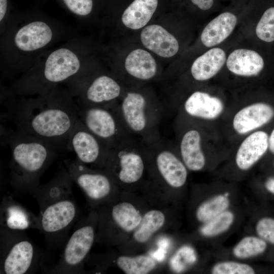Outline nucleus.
<instances>
[{"instance_id": "nucleus-8", "label": "nucleus", "mask_w": 274, "mask_h": 274, "mask_svg": "<svg viewBox=\"0 0 274 274\" xmlns=\"http://www.w3.org/2000/svg\"><path fill=\"white\" fill-rule=\"evenodd\" d=\"M77 104L78 118L92 133L110 148L131 135L113 107L89 106L80 102Z\"/></svg>"}, {"instance_id": "nucleus-25", "label": "nucleus", "mask_w": 274, "mask_h": 274, "mask_svg": "<svg viewBox=\"0 0 274 274\" xmlns=\"http://www.w3.org/2000/svg\"><path fill=\"white\" fill-rule=\"evenodd\" d=\"M157 5V0H134L122 16L123 24L132 29L143 27L152 18Z\"/></svg>"}, {"instance_id": "nucleus-20", "label": "nucleus", "mask_w": 274, "mask_h": 274, "mask_svg": "<svg viewBox=\"0 0 274 274\" xmlns=\"http://www.w3.org/2000/svg\"><path fill=\"white\" fill-rule=\"evenodd\" d=\"M52 32L45 22L35 21L29 23L18 30L14 41L16 46L24 51L40 49L51 40Z\"/></svg>"}, {"instance_id": "nucleus-32", "label": "nucleus", "mask_w": 274, "mask_h": 274, "mask_svg": "<svg viewBox=\"0 0 274 274\" xmlns=\"http://www.w3.org/2000/svg\"><path fill=\"white\" fill-rule=\"evenodd\" d=\"M255 32L261 41L267 43L274 42V6L264 11L256 25Z\"/></svg>"}, {"instance_id": "nucleus-17", "label": "nucleus", "mask_w": 274, "mask_h": 274, "mask_svg": "<svg viewBox=\"0 0 274 274\" xmlns=\"http://www.w3.org/2000/svg\"><path fill=\"white\" fill-rule=\"evenodd\" d=\"M223 110L224 105L220 98L200 91L192 93L183 104L186 115L195 119H214L221 114Z\"/></svg>"}, {"instance_id": "nucleus-35", "label": "nucleus", "mask_w": 274, "mask_h": 274, "mask_svg": "<svg viewBox=\"0 0 274 274\" xmlns=\"http://www.w3.org/2000/svg\"><path fill=\"white\" fill-rule=\"evenodd\" d=\"M256 231L259 237L274 245V219L263 217L257 223Z\"/></svg>"}, {"instance_id": "nucleus-7", "label": "nucleus", "mask_w": 274, "mask_h": 274, "mask_svg": "<svg viewBox=\"0 0 274 274\" xmlns=\"http://www.w3.org/2000/svg\"><path fill=\"white\" fill-rule=\"evenodd\" d=\"M92 216L79 218L74 231L63 247L58 262L49 270L53 274H79L92 248L95 231Z\"/></svg>"}, {"instance_id": "nucleus-16", "label": "nucleus", "mask_w": 274, "mask_h": 274, "mask_svg": "<svg viewBox=\"0 0 274 274\" xmlns=\"http://www.w3.org/2000/svg\"><path fill=\"white\" fill-rule=\"evenodd\" d=\"M141 40L146 48L163 57H171L179 50L176 38L159 25L145 27L141 32Z\"/></svg>"}, {"instance_id": "nucleus-29", "label": "nucleus", "mask_w": 274, "mask_h": 274, "mask_svg": "<svg viewBox=\"0 0 274 274\" xmlns=\"http://www.w3.org/2000/svg\"><path fill=\"white\" fill-rule=\"evenodd\" d=\"M229 205L228 199L219 195L203 202L196 211V217L202 222H207L226 211Z\"/></svg>"}, {"instance_id": "nucleus-5", "label": "nucleus", "mask_w": 274, "mask_h": 274, "mask_svg": "<svg viewBox=\"0 0 274 274\" xmlns=\"http://www.w3.org/2000/svg\"><path fill=\"white\" fill-rule=\"evenodd\" d=\"M44 255L25 231L0 228V273L27 274L41 266Z\"/></svg>"}, {"instance_id": "nucleus-6", "label": "nucleus", "mask_w": 274, "mask_h": 274, "mask_svg": "<svg viewBox=\"0 0 274 274\" xmlns=\"http://www.w3.org/2000/svg\"><path fill=\"white\" fill-rule=\"evenodd\" d=\"M147 157V144L128 135L110 148L105 168L113 180L126 184L135 183L144 174Z\"/></svg>"}, {"instance_id": "nucleus-38", "label": "nucleus", "mask_w": 274, "mask_h": 274, "mask_svg": "<svg viewBox=\"0 0 274 274\" xmlns=\"http://www.w3.org/2000/svg\"><path fill=\"white\" fill-rule=\"evenodd\" d=\"M165 252V248L159 247V249L152 254V256L158 261H160L164 258Z\"/></svg>"}, {"instance_id": "nucleus-23", "label": "nucleus", "mask_w": 274, "mask_h": 274, "mask_svg": "<svg viewBox=\"0 0 274 274\" xmlns=\"http://www.w3.org/2000/svg\"><path fill=\"white\" fill-rule=\"evenodd\" d=\"M226 60V54L223 50L213 48L194 61L191 68L192 76L196 81L208 80L219 72Z\"/></svg>"}, {"instance_id": "nucleus-13", "label": "nucleus", "mask_w": 274, "mask_h": 274, "mask_svg": "<svg viewBox=\"0 0 274 274\" xmlns=\"http://www.w3.org/2000/svg\"><path fill=\"white\" fill-rule=\"evenodd\" d=\"M120 85L113 78L100 75L94 78L82 91L79 101L89 106L112 108L122 96Z\"/></svg>"}, {"instance_id": "nucleus-34", "label": "nucleus", "mask_w": 274, "mask_h": 274, "mask_svg": "<svg viewBox=\"0 0 274 274\" xmlns=\"http://www.w3.org/2000/svg\"><path fill=\"white\" fill-rule=\"evenodd\" d=\"M196 259L192 249L189 247H183L176 253L170 260V266L177 272L184 270L187 265L193 263Z\"/></svg>"}, {"instance_id": "nucleus-26", "label": "nucleus", "mask_w": 274, "mask_h": 274, "mask_svg": "<svg viewBox=\"0 0 274 274\" xmlns=\"http://www.w3.org/2000/svg\"><path fill=\"white\" fill-rule=\"evenodd\" d=\"M110 215L112 221L127 232L135 229L142 218L139 211L132 204L126 202L114 205L111 209Z\"/></svg>"}, {"instance_id": "nucleus-22", "label": "nucleus", "mask_w": 274, "mask_h": 274, "mask_svg": "<svg viewBox=\"0 0 274 274\" xmlns=\"http://www.w3.org/2000/svg\"><path fill=\"white\" fill-rule=\"evenodd\" d=\"M237 17L232 13H222L211 20L204 27L200 36L206 47H213L224 41L232 32Z\"/></svg>"}, {"instance_id": "nucleus-9", "label": "nucleus", "mask_w": 274, "mask_h": 274, "mask_svg": "<svg viewBox=\"0 0 274 274\" xmlns=\"http://www.w3.org/2000/svg\"><path fill=\"white\" fill-rule=\"evenodd\" d=\"M66 148L77 159L87 165L105 167L110 148L92 133L78 118L68 136Z\"/></svg>"}, {"instance_id": "nucleus-21", "label": "nucleus", "mask_w": 274, "mask_h": 274, "mask_svg": "<svg viewBox=\"0 0 274 274\" xmlns=\"http://www.w3.org/2000/svg\"><path fill=\"white\" fill-rule=\"evenodd\" d=\"M226 65L231 73L242 76H255L264 69L262 56L255 51L238 49L232 52L227 59Z\"/></svg>"}, {"instance_id": "nucleus-39", "label": "nucleus", "mask_w": 274, "mask_h": 274, "mask_svg": "<svg viewBox=\"0 0 274 274\" xmlns=\"http://www.w3.org/2000/svg\"><path fill=\"white\" fill-rule=\"evenodd\" d=\"M266 190L274 194V178H271L266 180L265 183Z\"/></svg>"}, {"instance_id": "nucleus-27", "label": "nucleus", "mask_w": 274, "mask_h": 274, "mask_svg": "<svg viewBox=\"0 0 274 274\" xmlns=\"http://www.w3.org/2000/svg\"><path fill=\"white\" fill-rule=\"evenodd\" d=\"M165 222L163 213L159 210H151L142 217L133 233L135 240L141 243L147 242L153 234L162 227Z\"/></svg>"}, {"instance_id": "nucleus-15", "label": "nucleus", "mask_w": 274, "mask_h": 274, "mask_svg": "<svg viewBox=\"0 0 274 274\" xmlns=\"http://www.w3.org/2000/svg\"><path fill=\"white\" fill-rule=\"evenodd\" d=\"M274 116V109L268 104L259 102L246 106L234 115L232 125L234 130L244 134L261 127Z\"/></svg>"}, {"instance_id": "nucleus-37", "label": "nucleus", "mask_w": 274, "mask_h": 274, "mask_svg": "<svg viewBox=\"0 0 274 274\" xmlns=\"http://www.w3.org/2000/svg\"><path fill=\"white\" fill-rule=\"evenodd\" d=\"M192 3L202 10H209L213 5L214 0H191Z\"/></svg>"}, {"instance_id": "nucleus-41", "label": "nucleus", "mask_w": 274, "mask_h": 274, "mask_svg": "<svg viewBox=\"0 0 274 274\" xmlns=\"http://www.w3.org/2000/svg\"><path fill=\"white\" fill-rule=\"evenodd\" d=\"M268 149L274 154V128L268 136Z\"/></svg>"}, {"instance_id": "nucleus-24", "label": "nucleus", "mask_w": 274, "mask_h": 274, "mask_svg": "<svg viewBox=\"0 0 274 274\" xmlns=\"http://www.w3.org/2000/svg\"><path fill=\"white\" fill-rule=\"evenodd\" d=\"M127 73L136 79L147 81L154 78L157 73V64L152 55L141 49L132 51L125 61Z\"/></svg>"}, {"instance_id": "nucleus-18", "label": "nucleus", "mask_w": 274, "mask_h": 274, "mask_svg": "<svg viewBox=\"0 0 274 274\" xmlns=\"http://www.w3.org/2000/svg\"><path fill=\"white\" fill-rule=\"evenodd\" d=\"M268 135L259 130L250 134L240 145L235 156L237 167L247 170L256 163L268 149Z\"/></svg>"}, {"instance_id": "nucleus-28", "label": "nucleus", "mask_w": 274, "mask_h": 274, "mask_svg": "<svg viewBox=\"0 0 274 274\" xmlns=\"http://www.w3.org/2000/svg\"><path fill=\"white\" fill-rule=\"evenodd\" d=\"M117 266L127 274H146L156 266L154 260L146 255L136 257L119 256L116 260Z\"/></svg>"}, {"instance_id": "nucleus-2", "label": "nucleus", "mask_w": 274, "mask_h": 274, "mask_svg": "<svg viewBox=\"0 0 274 274\" xmlns=\"http://www.w3.org/2000/svg\"><path fill=\"white\" fill-rule=\"evenodd\" d=\"M70 175L65 167L29 194L39 207V231L50 249L62 248L71 227L79 219L80 210L72 193Z\"/></svg>"}, {"instance_id": "nucleus-4", "label": "nucleus", "mask_w": 274, "mask_h": 274, "mask_svg": "<svg viewBox=\"0 0 274 274\" xmlns=\"http://www.w3.org/2000/svg\"><path fill=\"white\" fill-rule=\"evenodd\" d=\"M113 108L128 132L146 144L161 138L160 124L165 108L140 92L128 91Z\"/></svg>"}, {"instance_id": "nucleus-30", "label": "nucleus", "mask_w": 274, "mask_h": 274, "mask_svg": "<svg viewBox=\"0 0 274 274\" xmlns=\"http://www.w3.org/2000/svg\"><path fill=\"white\" fill-rule=\"evenodd\" d=\"M266 242L259 237L246 236L242 239L233 250L234 255L239 258H247L263 253Z\"/></svg>"}, {"instance_id": "nucleus-10", "label": "nucleus", "mask_w": 274, "mask_h": 274, "mask_svg": "<svg viewBox=\"0 0 274 274\" xmlns=\"http://www.w3.org/2000/svg\"><path fill=\"white\" fill-rule=\"evenodd\" d=\"M73 181L84 192L88 200L100 201L108 197L113 187V179L108 173L93 170L76 160L63 161Z\"/></svg>"}, {"instance_id": "nucleus-40", "label": "nucleus", "mask_w": 274, "mask_h": 274, "mask_svg": "<svg viewBox=\"0 0 274 274\" xmlns=\"http://www.w3.org/2000/svg\"><path fill=\"white\" fill-rule=\"evenodd\" d=\"M7 0H0V20L4 18L7 10Z\"/></svg>"}, {"instance_id": "nucleus-14", "label": "nucleus", "mask_w": 274, "mask_h": 274, "mask_svg": "<svg viewBox=\"0 0 274 274\" xmlns=\"http://www.w3.org/2000/svg\"><path fill=\"white\" fill-rule=\"evenodd\" d=\"M1 227L15 230H39L38 216L10 196H4L1 204Z\"/></svg>"}, {"instance_id": "nucleus-11", "label": "nucleus", "mask_w": 274, "mask_h": 274, "mask_svg": "<svg viewBox=\"0 0 274 274\" xmlns=\"http://www.w3.org/2000/svg\"><path fill=\"white\" fill-rule=\"evenodd\" d=\"M148 146V157L155 164L161 178L169 186L180 188L186 183L187 167L174 149L162 138Z\"/></svg>"}, {"instance_id": "nucleus-1", "label": "nucleus", "mask_w": 274, "mask_h": 274, "mask_svg": "<svg viewBox=\"0 0 274 274\" xmlns=\"http://www.w3.org/2000/svg\"><path fill=\"white\" fill-rule=\"evenodd\" d=\"M16 129L37 137L55 147L66 148L78 118V108L71 97L50 90L36 98L10 103L5 114Z\"/></svg>"}, {"instance_id": "nucleus-31", "label": "nucleus", "mask_w": 274, "mask_h": 274, "mask_svg": "<svg viewBox=\"0 0 274 274\" xmlns=\"http://www.w3.org/2000/svg\"><path fill=\"white\" fill-rule=\"evenodd\" d=\"M234 215L229 211H224L207 222L201 229V233L206 236L218 235L227 230L232 224Z\"/></svg>"}, {"instance_id": "nucleus-3", "label": "nucleus", "mask_w": 274, "mask_h": 274, "mask_svg": "<svg viewBox=\"0 0 274 274\" xmlns=\"http://www.w3.org/2000/svg\"><path fill=\"white\" fill-rule=\"evenodd\" d=\"M2 140L11 151L10 184L19 193H29L40 185L41 177L55 160L57 149L31 135L3 129Z\"/></svg>"}, {"instance_id": "nucleus-12", "label": "nucleus", "mask_w": 274, "mask_h": 274, "mask_svg": "<svg viewBox=\"0 0 274 274\" xmlns=\"http://www.w3.org/2000/svg\"><path fill=\"white\" fill-rule=\"evenodd\" d=\"M80 68L79 58L73 51L66 48L57 49L48 57L40 82L27 93H46L51 85L73 77Z\"/></svg>"}, {"instance_id": "nucleus-36", "label": "nucleus", "mask_w": 274, "mask_h": 274, "mask_svg": "<svg viewBox=\"0 0 274 274\" xmlns=\"http://www.w3.org/2000/svg\"><path fill=\"white\" fill-rule=\"evenodd\" d=\"M67 8L74 13L86 16L89 14L92 9V0H63Z\"/></svg>"}, {"instance_id": "nucleus-33", "label": "nucleus", "mask_w": 274, "mask_h": 274, "mask_svg": "<svg viewBox=\"0 0 274 274\" xmlns=\"http://www.w3.org/2000/svg\"><path fill=\"white\" fill-rule=\"evenodd\" d=\"M214 274H253L255 271L250 265L236 262L226 261L216 264L212 269Z\"/></svg>"}, {"instance_id": "nucleus-19", "label": "nucleus", "mask_w": 274, "mask_h": 274, "mask_svg": "<svg viewBox=\"0 0 274 274\" xmlns=\"http://www.w3.org/2000/svg\"><path fill=\"white\" fill-rule=\"evenodd\" d=\"M178 150L188 169L199 171L204 166L206 158L202 148L201 135L198 129L190 128L182 133Z\"/></svg>"}]
</instances>
